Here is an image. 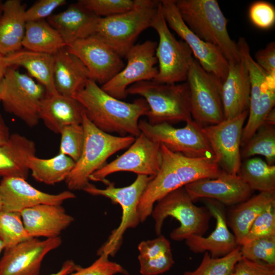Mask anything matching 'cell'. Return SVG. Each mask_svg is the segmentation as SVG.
Returning a JSON list of instances; mask_svg holds the SVG:
<instances>
[{
    "label": "cell",
    "instance_id": "obj_14",
    "mask_svg": "<svg viewBox=\"0 0 275 275\" xmlns=\"http://www.w3.org/2000/svg\"><path fill=\"white\" fill-rule=\"evenodd\" d=\"M160 148L159 143L141 132L125 152L93 173L89 180L101 181L107 185L109 182L106 177L118 172H131L154 177L161 162Z\"/></svg>",
    "mask_w": 275,
    "mask_h": 275
},
{
    "label": "cell",
    "instance_id": "obj_30",
    "mask_svg": "<svg viewBox=\"0 0 275 275\" xmlns=\"http://www.w3.org/2000/svg\"><path fill=\"white\" fill-rule=\"evenodd\" d=\"M54 56L28 49H20L5 56L8 68L20 66L24 68L33 79L42 85L46 94L59 93L53 81Z\"/></svg>",
    "mask_w": 275,
    "mask_h": 275
},
{
    "label": "cell",
    "instance_id": "obj_47",
    "mask_svg": "<svg viewBox=\"0 0 275 275\" xmlns=\"http://www.w3.org/2000/svg\"><path fill=\"white\" fill-rule=\"evenodd\" d=\"M139 256L145 258H155L171 252L169 241L163 236L142 241L138 246Z\"/></svg>",
    "mask_w": 275,
    "mask_h": 275
},
{
    "label": "cell",
    "instance_id": "obj_34",
    "mask_svg": "<svg viewBox=\"0 0 275 275\" xmlns=\"http://www.w3.org/2000/svg\"><path fill=\"white\" fill-rule=\"evenodd\" d=\"M238 175L254 191L275 190V166L259 157H251L241 162Z\"/></svg>",
    "mask_w": 275,
    "mask_h": 275
},
{
    "label": "cell",
    "instance_id": "obj_31",
    "mask_svg": "<svg viewBox=\"0 0 275 275\" xmlns=\"http://www.w3.org/2000/svg\"><path fill=\"white\" fill-rule=\"evenodd\" d=\"M273 202H275V190L261 192L235 205L229 211L227 225L232 230L240 246L244 242L256 218Z\"/></svg>",
    "mask_w": 275,
    "mask_h": 275
},
{
    "label": "cell",
    "instance_id": "obj_25",
    "mask_svg": "<svg viewBox=\"0 0 275 275\" xmlns=\"http://www.w3.org/2000/svg\"><path fill=\"white\" fill-rule=\"evenodd\" d=\"M99 18L77 2L65 11L51 15L47 21L59 32L68 46L94 35Z\"/></svg>",
    "mask_w": 275,
    "mask_h": 275
},
{
    "label": "cell",
    "instance_id": "obj_28",
    "mask_svg": "<svg viewBox=\"0 0 275 275\" xmlns=\"http://www.w3.org/2000/svg\"><path fill=\"white\" fill-rule=\"evenodd\" d=\"M35 142L20 134H11L7 143L0 146V177L26 179L29 161L35 156Z\"/></svg>",
    "mask_w": 275,
    "mask_h": 275
},
{
    "label": "cell",
    "instance_id": "obj_51",
    "mask_svg": "<svg viewBox=\"0 0 275 275\" xmlns=\"http://www.w3.org/2000/svg\"><path fill=\"white\" fill-rule=\"evenodd\" d=\"M263 124L274 126L275 124V109L273 108L266 116Z\"/></svg>",
    "mask_w": 275,
    "mask_h": 275
},
{
    "label": "cell",
    "instance_id": "obj_55",
    "mask_svg": "<svg viewBox=\"0 0 275 275\" xmlns=\"http://www.w3.org/2000/svg\"><path fill=\"white\" fill-rule=\"evenodd\" d=\"M2 207H3L2 199L1 195L0 193V211L2 210Z\"/></svg>",
    "mask_w": 275,
    "mask_h": 275
},
{
    "label": "cell",
    "instance_id": "obj_24",
    "mask_svg": "<svg viewBox=\"0 0 275 275\" xmlns=\"http://www.w3.org/2000/svg\"><path fill=\"white\" fill-rule=\"evenodd\" d=\"M24 226L32 238L60 236L74 221L60 205L40 204L20 212Z\"/></svg>",
    "mask_w": 275,
    "mask_h": 275
},
{
    "label": "cell",
    "instance_id": "obj_37",
    "mask_svg": "<svg viewBox=\"0 0 275 275\" xmlns=\"http://www.w3.org/2000/svg\"><path fill=\"white\" fill-rule=\"evenodd\" d=\"M31 238L24 226L20 213L0 211V239L4 243L5 249Z\"/></svg>",
    "mask_w": 275,
    "mask_h": 275
},
{
    "label": "cell",
    "instance_id": "obj_40",
    "mask_svg": "<svg viewBox=\"0 0 275 275\" xmlns=\"http://www.w3.org/2000/svg\"><path fill=\"white\" fill-rule=\"evenodd\" d=\"M61 136L58 154L65 155L76 162L84 147L85 133L82 124L65 126L60 132Z\"/></svg>",
    "mask_w": 275,
    "mask_h": 275
},
{
    "label": "cell",
    "instance_id": "obj_39",
    "mask_svg": "<svg viewBox=\"0 0 275 275\" xmlns=\"http://www.w3.org/2000/svg\"><path fill=\"white\" fill-rule=\"evenodd\" d=\"M240 249L241 256L247 259L275 265V235L245 242Z\"/></svg>",
    "mask_w": 275,
    "mask_h": 275
},
{
    "label": "cell",
    "instance_id": "obj_46",
    "mask_svg": "<svg viewBox=\"0 0 275 275\" xmlns=\"http://www.w3.org/2000/svg\"><path fill=\"white\" fill-rule=\"evenodd\" d=\"M66 4L65 0H39L25 11L26 22L44 20L52 15L58 7Z\"/></svg>",
    "mask_w": 275,
    "mask_h": 275
},
{
    "label": "cell",
    "instance_id": "obj_49",
    "mask_svg": "<svg viewBox=\"0 0 275 275\" xmlns=\"http://www.w3.org/2000/svg\"><path fill=\"white\" fill-rule=\"evenodd\" d=\"M80 266L76 264L73 260H68L64 262L59 271L49 275H68L76 270Z\"/></svg>",
    "mask_w": 275,
    "mask_h": 275
},
{
    "label": "cell",
    "instance_id": "obj_52",
    "mask_svg": "<svg viewBox=\"0 0 275 275\" xmlns=\"http://www.w3.org/2000/svg\"><path fill=\"white\" fill-rule=\"evenodd\" d=\"M7 68L8 67L5 62V56L0 53V82L3 79Z\"/></svg>",
    "mask_w": 275,
    "mask_h": 275
},
{
    "label": "cell",
    "instance_id": "obj_3",
    "mask_svg": "<svg viewBox=\"0 0 275 275\" xmlns=\"http://www.w3.org/2000/svg\"><path fill=\"white\" fill-rule=\"evenodd\" d=\"M180 16L201 39L218 48L228 62L241 59L237 43L230 37L228 20L216 0H175Z\"/></svg>",
    "mask_w": 275,
    "mask_h": 275
},
{
    "label": "cell",
    "instance_id": "obj_44",
    "mask_svg": "<svg viewBox=\"0 0 275 275\" xmlns=\"http://www.w3.org/2000/svg\"><path fill=\"white\" fill-rule=\"evenodd\" d=\"M140 273L142 275H157L169 270L174 263L172 252L155 258H145L139 255Z\"/></svg>",
    "mask_w": 275,
    "mask_h": 275
},
{
    "label": "cell",
    "instance_id": "obj_6",
    "mask_svg": "<svg viewBox=\"0 0 275 275\" xmlns=\"http://www.w3.org/2000/svg\"><path fill=\"white\" fill-rule=\"evenodd\" d=\"M184 187L169 193L157 201L151 215L155 221V230L160 235L163 222L172 216L178 220L180 226L170 233L175 241L185 240L193 236H203L209 228L212 215L207 208L194 204Z\"/></svg>",
    "mask_w": 275,
    "mask_h": 275
},
{
    "label": "cell",
    "instance_id": "obj_48",
    "mask_svg": "<svg viewBox=\"0 0 275 275\" xmlns=\"http://www.w3.org/2000/svg\"><path fill=\"white\" fill-rule=\"evenodd\" d=\"M254 60L268 74H275V43L271 42L258 50Z\"/></svg>",
    "mask_w": 275,
    "mask_h": 275
},
{
    "label": "cell",
    "instance_id": "obj_2",
    "mask_svg": "<svg viewBox=\"0 0 275 275\" xmlns=\"http://www.w3.org/2000/svg\"><path fill=\"white\" fill-rule=\"evenodd\" d=\"M73 97L83 106L87 117L94 126L105 133H116L121 136H139V120L149 110L144 98L132 103L123 101L107 94L91 79Z\"/></svg>",
    "mask_w": 275,
    "mask_h": 275
},
{
    "label": "cell",
    "instance_id": "obj_53",
    "mask_svg": "<svg viewBox=\"0 0 275 275\" xmlns=\"http://www.w3.org/2000/svg\"><path fill=\"white\" fill-rule=\"evenodd\" d=\"M5 249V246L3 242L0 239V254L2 251Z\"/></svg>",
    "mask_w": 275,
    "mask_h": 275
},
{
    "label": "cell",
    "instance_id": "obj_45",
    "mask_svg": "<svg viewBox=\"0 0 275 275\" xmlns=\"http://www.w3.org/2000/svg\"><path fill=\"white\" fill-rule=\"evenodd\" d=\"M230 275H275V265L250 260L241 256Z\"/></svg>",
    "mask_w": 275,
    "mask_h": 275
},
{
    "label": "cell",
    "instance_id": "obj_4",
    "mask_svg": "<svg viewBox=\"0 0 275 275\" xmlns=\"http://www.w3.org/2000/svg\"><path fill=\"white\" fill-rule=\"evenodd\" d=\"M127 94L140 96L146 100L149 108L146 116L150 124H172L193 120L186 81L166 84L154 80L141 81L129 86Z\"/></svg>",
    "mask_w": 275,
    "mask_h": 275
},
{
    "label": "cell",
    "instance_id": "obj_11",
    "mask_svg": "<svg viewBox=\"0 0 275 275\" xmlns=\"http://www.w3.org/2000/svg\"><path fill=\"white\" fill-rule=\"evenodd\" d=\"M240 56L249 74L251 92L248 119L242 131L241 147H243L263 124L275 103V74H268L253 59L245 39L237 42Z\"/></svg>",
    "mask_w": 275,
    "mask_h": 275
},
{
    "label": "cell",
    "instance_id": "obj_9",
    "mask_svg": "<svg viewBox=\"0 0 275 275\" xmlns=\"http://www.w3.org/2000/svg\"><path fill=\"white\" fill-rule=\"evenodd\" d=\"M150 27L156 31L159 37L155 52L158 73L153 80L166 84L186 81L194 60L193 54L184 41L177 40L171 32L162 13L160 1Z\"/></svg>",
    "mask_w": 275,
    "mask_h": 275
},
{
    "label": "cell",
    "instance_id": "obj_43",
    "mask_svg": "<svg viewBox=\"0 0 275 275\" xmlns=\"http://www.w3.org/2000/svg\"><path fill=\"white\" fill-rule=\"evenodd\" d=\"M253 24L261 29H268L275 23V9L269 3L257 1L252 4L249 11Z\"/></svg>",
    "mask_w": 275,
    "mask_h": 275
},
{
    "label": "cell",
    "instance_id": "obj_41",
    "mask_svg": "<svg viewBox=\"0 0 275 275\" xmlns=\"http://www.w3.org/2000/svg\"><path fill=\"white\" fill-rule=\"evenodd\" d=\"M274 235L275 202H273L256 218L242 244L255 239Z\"/></svg>",
    "mask_w": 275,
    "mask_h": 275
},
{
    "label": "cell",
    "instance_id": "obj_38",
    "mask_svg": "<svg viewBox=\"0 0 275 275\" xmlns=\"http://www.w3.org/2000/svg\"><path fill=\"white\" fill-rule=\"evenodd\" d=\"M142 0H79L87 10L98 17H107L129 11Z\"/></svg>",
    "mask_w": 275,
    "mask_h": 275
},
{
    "label": "cell",
    "instance_id": "obj_42",
    "mask_svg": "<svg viewBox=\"0 0 275 275\" xmlns=\"http://www.w3.org/2000/svg\"><path fill=\"white\" fill-rule=\"evenodd\" d=\"M99 258L91 265L76 270L68 275H114L117 273L128 274V272L120 264L111 261L108 255L101 253Z\"/></svg>",
    "mask_w": 275,
    "mask_h": 275
},
{
    "label": "cell",
    "instance_id": "obj_27",
    "mask_svg": "<svg viewBox=\"0 0 275 275\" xmlns=\"http://www.w3.org/2000/svg\"><path fill=\"white\" fill-rule=\"evenodd\" d=\"M54 56L53 81L57 92L62 95L73 97L84 89L90 79L88 70L75 56L66 47Z\"/></svg>",
    "mask_w": 275,
    "mask_h": 275
},
{
    "label": "cell",
    "instance_id": "obj_35",
    "mask_svg": "<svg viewBox=\"0 0 275 275\" xmlns=\"http://www.w3.org/2000/svg\"><path fill=\"white\" fill-rule=\"evenodd\" d=\"M241 159H248L255 155L265 157L270 165L275 162V129L274 126L263 124L252 137L242 147Z\"/></svg>",
    "mask_w": 275,
    "mask_h": 275
},
{
    "label": "cell",
    "instance_id": "obj_26",
    "mask_svg": "<svg viewBox=\"0 0 275 275\" xmlns=\"http://www.w3.org/2000/svg\"><path fill=\"white\" fill-rule=\"evenodd\" d=\"M85 110L74 97L58 93L47 95L43 100L40 110V120L55 133L72 124H81Z\"/></svg>",
    "mask_w": 275,
    "mask_h": 275
},
{
    "label": "cell",
    "instance_id": "obj_1",
    "mask_svg": "<svg viewBox=\"0 0 275 275\" xmlns=\"http://www.w3.org/2000/svg\"><path fill=\"white\" fill-rule=\"evenodd\" d=\"M161 162L147 185L138 206L140 222L151 215L154 204L171 191L199 179L215 178L223 172L214 157H189L160 144Z\"/></svg>",
    "mask_w": 275,
    "mask_h": 275
},
{
    "label": "cell",
    "instance_id": "obj_5",
    "mask_svg": "<svg viewBox=\"0 0 275 275\" xmlns=\"http://www.w3.org/2000/svg\"><path fill=\"white\" fill-rule=\"evenodd\" d=\"M85 133L82 151L79 159L65 180L70 190H82L90 176L100 169L117 152L130 146L135 138L131 135L115 136L93 125L84 113L81 123Z\"/></svg>",
    "mask_w": 275,
    "mask_h": 275
},
{
    "label": "cell",
    "instance_id": "obj_50",
    "mask_svg": "<svg viewBox=\"0 0 275 275\" xmlns=\"http://www.w3.org/2000/svg\"><path fill=\"white\" fill-rule=\"evenodd\" d=\"M10 135L9 128L0 113V146L8 142Z\"/></svg>",
    "mask_w": 275,
    "mask_h": 275
},
{
    "label": "cell",
    "instance_id": "obj_17",
    "mask_svg": "<svg viewBox=\"0 0 275 275\" xmlns=\"http://www.w3.org/2000/svg\"><path fill=\"white\" fill-rule=\"evenodd\" d=\"M248 113L249 111H245L232 119L202 128L218 164L231 175H238L241 167V138Z\"/></svg>",
    "mask_w": 275,
    "mask_h": 275
},
{
    "label": "cell",
    "instance_id": "obj_29",
    "mask_svg": "<svg viewBox=\"0 0 275 275\" xmlns=\"http://www.w3.org/2000/svg\"><path fill=\"white\" fill-rule=\"evenodd\" d=\"M26 5L20 0L3 3L0 19V53L7 56L22 47L26 21Z\"/></svg>",
    "mask_w": 275,
    "mask_h": 275
},
{
    "label": "cell",
    "instance_id": "obj_23",
    "mask_svg": "<svg viewBox=\"0 0 275 275\" xmlns=\"http://www.w3.org/2000/svg\"><path fill=\"white\" fill-rule=\"evenodd\" d=\"M251 84L245 62H229L227 76L222 84L224 119H230L249 111Z\"/></svg>",
    "mask_w": 275,
    "mask_h": 275
},
{
    "label": "cell",
    "instance_id": "obj_13",
    "mask_svg": "<svg viewBox=\"0 0 275 275\" xmlns=\"http://www.w3.org/2000/svg\"><path fill=\"white\" fill-rule=\"evenodd\" d=\"M139 127L141 132L173 152L189 157H214L202 127L193 120L181 128L166 123L151 125L141 120Z\"/></svg>",
    "mask_w": 275,
    "mask_h": 275
},
{
    "label": "cell",
    "instance_id": "obj_20",
    "mask_svg": "<svg viewBox=\"0 0 275 275\" xmlns=\"http://www.w3.org/2000/svg\"><path fill=\"white\" fill-rule=\"evenodd\" d=\"M2 210L20 213L25 209L40 204L60 205L76 197L70 190L57 194L41 191L30 184L26 179L17 177H4L0 182Z\"/></svg>",
    "mask_w": 275,
    "mask_h": 275
},
{
    "label": "cell",
    "instance_id": "obj_15",
    "mask_svg": "<svg viewBox=\"0 0 275 275\" xmlns=\"http://www.w3.org/2000/svg\"><path fill=\"white\" fill-rule=\"evenodd\" d=\"M160 4L169 28L188 45L202 67L223 82L228 73L229 62L221 50L201 39L188 28L180 16L175 0H161Z\"/></svg>",
    "mask_w": 275,
    "mask_h": 275
},
{
    "label": "cell",
    "instance_id": "obj_19",
    "mask_svg": "<svg viewBox=\"0 0 275 275\" xmlns=\"http://www.w3.org/2000/svg\"><path fill=\"white\" fill-rule=\"evenodd\" d=\"M62 242L60 236L45 240L31 238L5 249L0 259V275H39L46 255Z\"/></svg>",
    "mask_w": 275,
    "mask_h": 275
},
{
    "label": "cell",
    "instance_id": "obj_32",
    "mask_svg": "<svg viewBox=\"0 0 275 275\" xmlns=\"http://www.w3.org/2000/svg\"><path fill=\"white\" fill-rule=\"evenodd\" d=\"M22 46L26 49L54 54L66 46L59 32L47 21L26 22Z\"/></svg>",
    "mask_w": 275,
    "mask_h": 275
},
{
    "label": "cell",
    "instance_id": "obj_12",
    "mask_svg": "<svg viewBox=\"0 0 275 275\" xmlns=\"http://www.w3.org/2000/svg\"><path fill=\"white\" fill-rule=\"evenodd\" d=\"M186 82L189 89L193 120L202 127L223 121L222 81L205 70L194 59Z\"/></svg>",
    "mask_w": 275,
    "mask_h": 275
},
{
    "label": "cell",
    "instance_id": "obj_8",
    "mask_svg": "<svg viewBox=\"0 0 275 275\" xmlns=\"http://www.w3.org/2000/svg\"><path fill=\"white\" fill-rule=\"evenodd\" d=\"M46 95L42 85L13 67L7 69L0 82V99L4 109L30 127L39 123L41 104Z\"/></svg>",
    "mask_w": 275,
    "mask_h": 275
},
{
    "label": "cell",
    "instance_id": "obj_22",
    "mask_svg": "<svg viewBox=\"0 0 275 275\" xmlns=\"http://www.w3.org/2000/svg\"><path fill=\"white\" fill-rule=\"evenodd\" d=\"M206 207L216 221L214 231L207 237L191 236L185 244L195 253L208 252L213 258L224 257L240 246L234 234L228 229L227 217L221 203L204 199Z\"/></svg>",
    "mask_w": 275,
    "mask_h": 275
},
{
    "label": "cell",
    "instance_id": "obj_54",
    "mask_svg": "<svg viewBox=\"0 0 275 275\" xmlns=\"http://www.w3.org/2000/svg\"><path fill=\"white\" fill-rule=\"evenodd\" d=\"M3 2L0 1V19L2 16V7H3Z\"/></svg>",
    "mask_w": 275,
    "mask_h": 275
},
{
    "label": "cell",
    "instance_id": "obj_36",
    "mask_svg": "<svg viewBox=\"0 0 275 275\" xmlns=\"http://www.w3.org/2000/svg\"><path fill=\"white\" fill-rule=\"evenodd\" d=\"M241 257L240 246L219 258H213L208 252H205L197 269L186 271L184 275H230Z\"/></svg>",
    "mask_w": 275,
    "mask_h": 275
},
{
    "label": "cell",
    "instance_id": "obj_10",
    "mask_svg": "<svg viewBox=\"0 0 275 275\" xmlns=\"http://www.w3.org/2000/svg\"><path fill=\"white\" fill-rule=\"evenodd\" d=\"M153 177L138 175L133 182L123 187H116L113 183L109 182L105 189H101L88 183L83 188L84 191L91 195L109 199L113 203L120 204L122 209L119 226L113 231L107 241L99 250L98 255L105 253L108 256L114 255L121 246L125 232L138 225L140 221L138 206L147 185Z\"/></svg>",
    "mask_w": 275,
    "mask_h": 275
},
{
    "label": "cell",
    "instance_id": "obj_56",
    "mask_svg": "<svg viewBox=\"0 0 275 275\" xmlns=\"http://www.w3.org/2000/svg\"><path fill=\"white\" fill-rule=\"evenodd\" d=\"M0 102H1V99H0Z\"/></svg>",
    "mask_w": 275,
    "mask_h": 275
},
{
    "label": "cell",
    "instance_id": "obj_21",
    "mask_svg": "<svg viewBox=\"0 0 275 275\" xmlns=\"http://www.w3.org/2000/svg\"><path fill=\"white\" fill-rule=\"evenodd\" d=\"M184 187L193 201L209 199L230 206L246 201L254 192L238 175H231L224 171L216 178L199 179Z\"/></svg>",
    "mask_w": 275,
    "mask_h": 275
},
{
    "label": "cell",
    "instance_id": "obj_16",
    "mask_svg": "<svg viewBox=\"0 0 275 275\" xmlns=\"http://www.w3.org/2000/svg\"><path fill=\"white\" fill-rule=\"evenodd\" d=\"M157 43L147 40L135 44L125 58L124 68L107 82L101 86L111 96L120 100L128 95L127 89L131 85L144 80L154 79L158 73L155 56Z\"/></svg>",
    "mask_w": 275,
    "mask_h": 275
},
{
    "label": "cell",
    "instance_id": "obj_33",
    "mask_svg": "<svg viewBox=\"0 0 275 275\" xmlns=\"http://www.w3.org/2000/svg\"><path fill=\"white\" fill-rule=\"evenodd\" d=\"M75 163L71 158L60 154L47 159L34 156L30 159L29 170L36 180L52 185L65 180Z\"/></svg>",
    "mask_w": 275,
    "mask_h": 275
},
{
    "label": "cell",
    "instance_id": "obj_18",
    "mask_svg": "<svg viewBox=\"0 0 275 275\" xmlns=\"http://www.w3.org/2000/svg\"><path fill=\"white\" fill-rule=\"evenodd\" d=\"M66 48L85 65L90 79L101 86L113 78L125 66L122 57L94 34L78 40Z\"/></svg>",
    "mask_w": 275,
    "mask_h": 275
},
{
    "label": "cell",
    "instance_id": "obj_7",
    "mask_svg": "<svg viewBox=\"0 0 275 275\" xmlns=\"http://www.w3.org/2000/svg\"><path fill=\"white\" fill-rule=\"evenodd\" d=\"M159 4V1L142 0L129 11L99 17L94 35L120 57H125L140 34L150 27Z\"/></svg>",
    "mask_w": 275,
    "mask_h": 275
}]
</instances>
